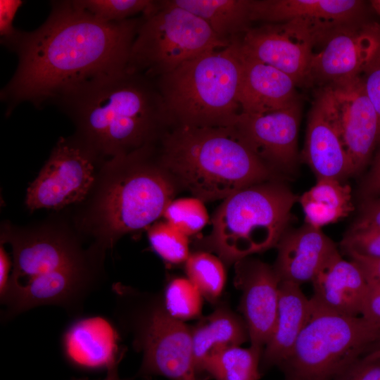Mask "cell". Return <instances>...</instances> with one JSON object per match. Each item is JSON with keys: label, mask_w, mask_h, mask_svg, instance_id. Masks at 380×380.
<instances>
[{"label": "cell", "mask_w": 380, "mask_h": 380, "mask_svg": "<svg viewBox=\"0 0 380 380\" xmlns=\"http://www.w3.org/2000/svg\"><path fill=\"white\" fill-rule=\"evenodd\" d=\"M334 380H380V348L359 357Z\"/></svg>", "instance_id": "cell-34"}, {"label": "cell", "mask_w": 380, "mask_h": 380, "mask_svg": "<svg viewBox=\"0 0 380 380\" xmlns=\"http://www.w3.org/2000/svg\"><path fill=\"white\" fill-rule=\"evenodd\" d=\"M301 157L317 179L341 181L353 175L338 132L316 99L309 113Z\"/></svg>", "instance_id": "cell-22"}, {"label": "cell", "mask_w": 380, "mask_h": 380, "mask_svg": "<svg viewBox=\"0 0 380 380\" xmlns=\"http://www.w3.org/2000/svg\"><path fill=\"white\" fill-rule=\"evenodd\" d=\"M11 259L4 246L0 247V298L2 297L8 288L11 274Z\"/></svg>", "instance_id": "cell-41"}, {"label": "cell", "mask_w": 380, "mask_h": 380, "mask_svg": "<svg viewBox=\"0 0 380 380\" xmlns=\"http://www.w3.org/2000/svg\"><path fill=\"white\" fill-rule=\"evenodd\" d=\"M72 380H89V379H87V378H84V379H72Z\"/></svg>", "instance_id": "cell-44"}, {"label": "cell", "mask_w": 380, "mask_h": 380, "mask_svg": "<svg viewBox=\"0 0 380 380\" xmlns=\"http://www.w3.org/2000/svg\"><path fill=\"white\" fill-rule=\"evenodd\" d=\"M362 270L367 281L380 284V258H371L357 255L350 256Z\"/></svg>", "instance_id": "cell-40"}, {"label": "cell", "mask_w": 380, "mask_h": 380, "mask_svg": "<svg viewBox=\"0 0 380 380\" xmlns=\"http://www.w3.org/2000/svg\"><path fill=\"white\" fill-rule=\"evenodd\" d=\"M156 303L137 308L130 318L134 344L143 353L139 373L170 380H198L191 328Z\"/></svg>", "instance_id": "cell-10"}, {"label": "cell", "mask_w": 380, "mask_h": 380, "mask_svg": "<svg viewBox=\"0 0 380 380\" xmlns=\"http://www.w3.org/2000/svg\"><path fill=\"white\" fill-rule=\"evenodd\" d=\"M95 184L83 225L103 252L123 235L163 216L177 188L154 145L103 162Z\"/></svg>", "instance_id": "cell-4"}, {"label": "cell", "mask_w": 380, "mask_h": 380, "mask_svg": "<svg viewBox=\"0 0 380 380\" xmlns=\"http://www.w3.org/2000/svg\"><path fill=\"white\" fill-rule=\"evenodd\" d=\"M21 0L0 1V41L2 45L15 52L23 32L14 27V18L23 5Z\"/></svg>", "instance_id": "cell-35"}, {"label": "cell", "mask_w": 380, "mask_h": 380, "mask_svg": "<svg viewBox=\"0 0 380 380\" xmlns=\"http://www.w3.org/2000/svg\"><path fill=\"white\" fill-rule=\"evenodd\" d=\"M99 160L75 135L61 137L27 189V208L58 210L84 201L95 184Z\"/></svg>", "instance_id": "cell-11"}, {"label": "cell", "mask_w": 380, "mask_h": 380, "mask_svg": "<svg viewBox=\"0 0 380 380\" xmlns=\"http://www.w3.org/2000/svg\"><path fill=\"white\" fill-rule=\"evenodd\" d=\"M51 5L46 21L23 32L15 51L17 68L1 91L6 115L24 102L38 108L55 103L83 84L127 68L142 15L108 23L74 0Z\"/></svg>", "instance_id": "cell-1"}, {"label": "cell", "mask_w": 380, "mask_h": 380, "mask_svg": "<svg viewBox=\"0 0 380 380\" xmlns=\"http://www.w3.org/2000/svg\"><path fill=\"white\" fill-rule=\"evenodd\" d=\"M193 353L198 376L205 361L230 347L249 339L243 319L226 307H220L191 328Z\"/></svg>", "instance_id": "cell-24"}, {"label": "cell", "mask_w": 380, "mask_h": 380, "mask_svg": "<svg viewBox=\"0 0 380 380\" xmlns=\"http://www.w3.org/2000/svg\"><path fill=\"white\" fill-rule=\"evenodd\" d=\"M239 39L155 80L172 127H231L241 113Z\"/></svg>", "instance_id": "cell-6"}, {"label": "cell", "mask_w": 380, "mask_h": 380, "mask_svg": "<svg viewBox=\"0 0 380 380\" xmlns=\"http://www.w3.org/2000/svg\"><path fill=\"white\" fill-rule=\"evenodd\" d=\"M185 270L187 278L204 298L213 302L220 296L225 284L226 273L219 257L203 251L191 253L185 262Z\"/></svg>", "instance_id": "cell-28"}, {"label": "cell", "mask_w": 380, "mask_h": 380, "mask_svg": "<svg viewBox=\"0 0 380 380\" xmlns=\"http://www.w3.org/2000/svg\"><path fill=\"white\" fill-rule=\"evenodd\" d=\"M379 343L380 328L361 316L329 310L311 298L308 321L279 368L286 380H334Z\"/></svg>", "instance_id": "cell-8"}, {"label": "cell", "mask_w": 380, "mask_h": 380, "mask_svg": "<svg viewBox=\"0 0 380 380\" xmlns=\"http://www.w3.org/2000/svg\"><path fill=\"white\" fill-rule=\"evenodd\" d=\"M370 4L377 15L380 16V0L370 1Z\"/></svg>", "instance_id": "cell-43"}, {"label": "cell", "mask_w": 380, "mask_h": 380, "mask_svg": "<svg viewBox=\"0 0 380 380\" xmlns=\"http://www.w3.org/2000/svg\"><path fill=\"white\" fill-rule=\"evenodd\" d=\"M204 20L215 34L232 43L251 27V0H169Z\"/></svg>", "instance_id": "cell-25"}, {"label": "cell", "mask_w": 380, "mask_h": 380, "mask_svg": "<svg viewBox=\"0 0 380 380\" xmlns=\"http://www.w3.org/2000/svg\"><path fill=\"white\" fill-rule=\"evenodd\" d=\"M273 266L281 281L300 285L311 281L320 267L337 249L320 228L306 224L284 233Z\"/></svg>", "instance_id": "cell-18"}, {"label": "cell", "mask_w": 380, "mask_h": 380, "mask_svg": "<svg viewBox=\"0 0 380 380\" xmlns=\"http://www.w3.org/2000/svg\"><path fill=\"white\" fill-rule=\"evenodd\" d=\"M81 8L104 22H120L147 12L152 0H74Z\"/></svg>", "instance_id": "cell-32"}, {"label": "cell", "mask_w": 380, "mask_h": 380, "mask_svg": "<svg viewBox=\"0 0 380 380\" xmlns=\"http://www.w3.org/2000/svg\"><path fill=\"white\" fill-rule=\"evenodd\" d=\"M160 144L159 161L177 187L203 202L224 200L274 177V172L245 144L233 126H174Z\"/></svg>", "instance_id": "cell-3"}, {"label": "cell", "mask_w": 380, "mask_h": 380, "mask_svg": "<svg viewBox=\"0 0 380 380\" xmlns=\"http://www.w3.org/2000/svg\"><path fill=\"white\" fill-rule=\"evenodd\" d=\"M169 222L187 236L201 231L208 221V214L203 201L196 197L172 200L163 215Z\"/></svg>", "instance_id": "cell-31"}, {"label": "cell", "mask_w": 380, "mask_h": 380, "mask_svg": "<svg viewBox=\"0 0 380 380\" xmlns=\"http://www.w3.org/2000/svg\"><path fill=\"white\" fill-rule=\"evenodd\" d=\"M234 264V283L241 291L240 310L251 346L262 352L276 322L281 280L274 267L261 260L247 257Z\"/></svg>", "instance_id": "cell-16"}, {"label": "cell", "mask_w": 380, "mask_h": 380, "mask_svg": "<svg viewBox=\"0 0 380 380\" xmlns=\"http://www.w3.org/2000/svg\"><path fill=\"white\" fill-rule=\"evenodd\" d=\"M1 242L8 243L13 251L6 293L39 302L72 294L99 270L103 254L94 246L84 251L70 234L49 227L18 229L7 226Z\"/></svg>", "instance_id": "cell-5"}, {"label": "cell", "mask_w": 380, "mask_h": 380, "mask_svg": "<svg viewBox=\"0 0 380 380\" xmlns=\"http://www.w3.org/2000/svg\"><path fill=\"white\" fill-rule=\"evenodd\" d=\"M380 228V196L367 199L351 229Z\"/></svg>", "instance_id": "cell-38"}, {"label": "cell", "mask_w": 380, "mask_h": 380, "mask_svg": "<svg viewBox=\"0 0 380 380\" xmlns=\"http://www.w3.org/2000/svg\"><path fill=\"white\" fill-rule=\"evenodd\" d=\"M341 245L349 256L380 258V228L350 229Z\"/></svg>", "instance_id": "cell-33"}, {"label": "cell", "mask_w": 380, "mask_h": 380, "mask_svg": "<svg viewBox=\"0 0 380 380\" xmlns=\"http://www.w3.org/2000/svg\"><path fill=\"white\" fill-rule=\"evenodd\" d=\"M379 348H380V343H379V344L378 345L377 349H379Z\"/></svg>", "instance_id": "cell-45"}, {"label": "cell", "mask_w": 380, "mask_h": 380, "mask_svg": "<svg viewBox=\"0 0 380 380\" xmlns=\"http://www.w3.org/2000/svg\"><path fill=\"white\" fill-rule=\"evenodd\" d=\"M317 43V36L306 24L290 21L251 28L239 47L245 56L281 70L298 85L307 81Z\"/></svg>", "instance_id": "cell-14"}, {"label": "cell", "mask_w": 380, "mask_h": 380, "mask_svg": "<svg viewBox=\"0 0 380 380\" xmlns=\"http://www.w3.org/2000/svg\"><path fill=\"white\" fill-rule=\"evenodd\" d=\"M308 299L300 286L281 281L276 322L261 356L260 365L268 368L279 366L289 357L310 314Z\"/></svg>", "instance_id": "cell-23"}, {"label": "cell", "mask_w": 380, "mask_h": 380, "mask_svg": "<svg viewBox=\"0 0 380 380\" xmlns=\"http://www.w3.org/2000/svg\"><path fill=\"white\" fill-rule=\"evenodd\" d=\"M362 191L368 199L380 196V148L363 183Z\"/></svg>", "instance_id": "cell-39"}, {"label": "cell", "mask_w": 380, "mask_h": 380, "mask_svg": "<svg viewBox=\"0 0 380 380\" xmlns=\"http://www.w3.org/2000/svg\"><path fill=\"white\" fill-rule=\"evenodd\" d=\"M337 129L353 174L360 172L380 142V121L361 77L321 87L315 99Z\"/></svg>", "instance_id": "cell-12"}, {"label": "cell", "mask_w": 380, "mask_h": 380, "mask_svg": "<svg viewBox=\"0 0 380 380\" xmlns=\"http://www.w3.org/2000/svg\"><path fill=\"white\" fill-rule=\"evenodd\" d=\"M148 236L153 250L168 262H185L191 254L188 236L166 221L151 226Z\"/></svg>", "instance_id": "cell-30"}, {"label": "cell", "mask_w": 380, "mask_h": 380, "mask_svg": "<svg viewBox=\"0 0 380 380\" xmlns=\"http://www.w3.org/2000/svg\"><path fill=\"white\" fill-rule=\"evenodd\" d=\"M365 90L380 121V56L361 77Z\"/></svg>", "instance_id": "cell-37"}, {"label": "cell", "mask_w": 380, "mask_h": 380, "mask_svg": "<svg viewBox=\"0 0 380 380\" xmlns=\"http://www.w3.org/2000/svg\"><path fill=\"white\" fill-rule=\"evenodd\" d=\"M301 117L299 100L274 111L260 114L241 113L234 128L245 144L274 172L295 167Z\"/></svg>", "instance_id": "cell-15"}, {"label": "cell", "mask_w": 380, "mask_h": 380, "mask_svg": "<svg viewBox=\"0 0 380 380\" xmlns=\"http://www.w3.org/2000/svg\"><path fill=\"white\" fill-rule=\"evenodd\" d=\"M298 199L271 180L233 193L215 211L206 246L229 264L277 246Z\"/></svg>", "instance_id": "cell-7"}, {"label": "cell", "mask_w": 380, "mask_h": 380, "mask_svg": "<svg viewBox=\"0 0 380 380\" xmlns=\"http://www.w3.org/2000/svg\"><path fill=\"white\" fill-rule=\"evenodd\" d=\"M118 362L114 363L107 369L106 376L103 380H121L118 375Z\"/></svg>", "instance_id": "cell-42"}, {"label": "cell", "mask_w": 380, "mask_h": 380, "mask_svg": "<svg viewBox=\"0 0 380 380\" xmlns=\"http://www.w3.org/2000/svg\"><path fill=\"white\" fill-rule=\"evenodd\" d=\"M118 334L110 322L101 317L74 320L62 336L65 357L77 367L107 369L120 362Z\"/></svg>", "instance_id": "cell-20"}, {"label": "cell", "mask_w": 380, "mask_h": 380, "mask_svg": "<svg viewBox=\"0 0 380 380\" xmlns=\"http://www.w3.org/2000/svg\"><path fill=\"white\" fill-rule=\"evenodd\" d=\"M306 224L317 228L347 217L353 210L349 185L332 179H318L299 196Z\"/></svg>", "instance_id": "cell-26"}, {"label": "cell", "mask_w": 380, "mask_h": 380, "mask_svg": "<svg viewBox=\"0 0 380 380\" xmlns=\"http://www.w3.org/2000/svg\"><path fill=\"white\" fill-rule=\"evenodd\" d=\"M314 53L308 82L321 87L362 77L380 56V23L361 20L332 31Z\"/></svg>", "instance_id": "cell-13"}, {"label": "cell", "mask_w": 380, "mask_h": 380, "mask_svg": "<svg viewBox=\"0 0 380 380\" xmlns=\"http://www.w3.org/2000/svg\"><path fill=\"white\" fill-rule=\"evenodd\" d=\"M142 16L126 69L153 80L203 53L231 44L218 38L201 18L169 0L155 1Z\"/></svg>", "instance_id": "cell-9"}, {"label": "cell", "mask_w": 380, "mask_h": 380, "mask_svg": "<svg viewBox=\"0 0 380 380\" xmlns=\"http://www.w3.org/2000/svg\"><path fill=\"white\" fill-rule=\"evenodd\" d=\"M75 136L105 161L154 145L170 127L155 80L125 70L93 80L60 98Z\"/></svg>", "instance_id": "cell-2"}, {"label": "cell", "mask_w": 380, "mask_h": 380, "mask_svg": "<svg viewBox=\"0 0 380 380\" xmlns=\"http://www.w3.org/2000/svg\"><path fill=\"white\" fill-rule=\"evenodd\" d=\"M365 2L359 0H251V21L306 24L319 42L341 26L363 20Z\"/></svg>", "instance_id": "cell-17"}, {"label": "cell", "mask_w": 380, "mask_h": 380, "mask_svg": "<svg viewBox=\"0 0 380 380\" xmlns=\"http://www.w3.org/2000/svg\"><path fill=\"white\" fill-rule=\"evenodd\" d=\"M203 297L188 278L179 277L167 284L163 305L171 317L184 322L200 315Z\"/></svg>", "instance_id": "cell-29"}, {"label": "cell", "mask_w": 380, "mask_h": 380, "mask_svg": "<svg viewBox=\"0 0 380 380\" xmlns=\"http://www.w3.org/2000/svg\"><path fill=\"white\" fill-rule=\"evenodd\" d=\"M317 303L333 312L360 316L368 284L361 268L347 261L338 250L330 255L312 281Z\"/></svg>", "instance_id": "cell-19"}, {"label": "cell", "mask_w": 380, "mask_h": 380, "mask_svg": "<svg viewBox=\"0 0 380 380\" xmlns=\"http://www.w3.org/2000/svg\"><path fill=\"white\" fill-rule=\"evenodd\" d=\"M262 353L252 346L224 349L205 361L201 373L215 380H259Z\"/></svg>", "instance_id": "cell-27"}, {"label": "cell", "mask_w": 380, "mask_h": 380, "mask_svg": "<svg viewBox=\"0 0 380 380\" xmlns=\"http://www.w3.org/2000/svg\"><path fill=\"white\" fill-rule=\"evenodd\" d=\"M363 299L360 316L375 327L380 328V284L368 281Z\"/></svg>", "instance_id": "cell-36"}, {"label": "cell", "mask_w": 380, "mask_h": 380, "mask_svg": "<svg viewBox=\"0 0 380 380\" xmlns=\"http://www.w3.org/2000/svg\"><path fill=\"white\" fill-rule=\"evenodd\" d=\"M239 52L242 65L239 93L241 113H267L298 101L296 89L298 84L289 75Z\"/></svg>", "instance_id": "cell-21"}]
</instances>
